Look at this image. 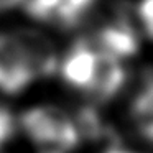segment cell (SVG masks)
<instances>
[{"label": "cell", "instance_id": "6da1fadb", "mask_svg": "<svg viewBox=\"0 0 153 153\" xmlns=\"http://www.w3.org/2000/svg\"><path fill=\"white\" fill-rule=\"evenodd\" d=\"M20 127L28 140L43 152L68 153L81 143L73 115L56 105H36L25 110Z\"/></svg>", "mask_w": 153, "mask_h": 153}, {"label": "cell", "instance_id": "7a4b0ae2", "mask_svg": "<svg viewBox=\"0 0 153 153\" xmlns=\"http://www.w3.org/2000/svg\"><path fill=\"white\" fill-rule=\"evenodd\" d=\"M97 0H25V12L33 20L63 30H73L87 20Z\"/></svg>", "mask_w": 153, "mask_h": 153}, {"label": "cell", "instance_id": "3957f363", "mask_svg": "<svg viewBox=\"0 0 153 153\" xmlns=\"http://www.w3.org/2000/svg\"><path fill=\"white\" fill-rule=\"evenodd\" d=\"M91 45L99 53L123 61L137 54L140 46V35L132 20H128L127 15H120L115 20L102 25L94 35V43Z\"/></svg>", "mask_w": 153, "mask_h": 153}, {"label": "cell", "instance_id": "277c9868", "mask_svg": "<svg viewBox=\"0 0 153 153\" xmlns=\"http://www.w3.org/2000/svg\"><path fill=\"white\" fill-rule=\"evenodd\" d=\"M15 40L18 41L35 79L50 77L56 73L59 59L54 43L45 33L35 30V28H20L13 31Z\"/></svg>", "mask_w": 153, "mask_h": 153}, {"label": "cell", "instance_id": "5b68a950", "mask_svg": "<svg viewBox=\"0 0 153 153\" xmlns=\"http://www.w3.org/2000/svg\"><path fill=\"white\" fill-rule=\"evenodd\" d=\"M97 53L87 40H77L61 59V76L64 82L79 91H87L96 69Z\"/></svg>", "mask_w": 153, "mask_h": 153}, {"label": "cell", "instance_id": "8992f818", "mask_svg": "<svg viewBox=\"0 0 153 153\" xmlns=\"http://www.w3.org/2000/svg\"><path fill=\"white\" fill-rule=\"evenodd\" d=\"M97 53L96 58V69L91 81L89 89L86 91L96 102H107L114 99L125 86L127 73L123 69L122 61L104 53Z\"/></svg>", "mask_w": 153, "mask_h": 153}, {"label": "cell", "instance_id": "52a82bcc", "mask_svg": "<svg viewBox=\"0 0 153 153\" xmlns=\"http://www.w3.org/2000/svg\"><path fill=\"white\" fill-rule=\"evenodd\" d=\"M135 18L138 20L140 30L146 38L152 36L153 31V0H138L135 5Z\"/></svg>", "mask_w": 153, "mask_h": 153}, {"label": "cell", "instance_id": "ba28073f", "mask_svg": "<svg viewBox=\"0 0 153 153\" xmlns=\"http://www.w3.org/2000/svg\"><path fill=\"white\" fill-rule=\"evenodd\" d=\"M15 130H17V122L13 114L7 107L0 105V150L13 138Z\"/></svg>", "mask_w": 153, "mask_h": 153}, {"label": "cell", "instance_id": "9c48e42d", "mask_svg": "<svg viewBox=\"0 0 153 153\" xmlns=\"http://www.w3.org/2000/svg\"><path fill=\"white\" fill-rule=\"evenodd\" d=\"M25 0H0V13L2 12H8V10H13V8L23 5Z\"/></svg>", "mask_w": 153, "mask_h": 153}, {"label": "cell", "instance_id": "30bf717a", "mask_svg": "<svg viewBox=\"0 0 153 153\" xmlns=\"http://www.w3.org/2000/svg\"><path fill=\"white\" fill-rule=\"evenodd\" d=\"M105 153H133V152H128V150H122V148H117V146H114V148H109Z\"/></svg>", "mask_w": 153, "mask_h": 153}, {"label": "cell", "instance_id": "8fae6325", "mask_svg": "<svg viewBox=\"0 0 153 153\" xmlns=\"http://www.w3.org/2000/svg\"><path fill=\"white\" fill-rule=\"evenodd\" d=\"M45 153H56V152H45Z\"/></svg>", "mask_w": 153, "mask_h": 153}]
</instances>
